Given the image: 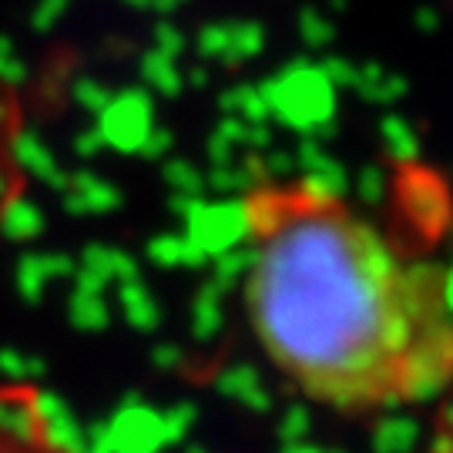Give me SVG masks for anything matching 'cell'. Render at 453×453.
<instances>
[{
    "instance_id": "cell-1",
    "label": "cell",
    "mask_w": 453,
    "mask_h": 453,
    "mask_svg": "<svg viewBox=\"0 0 453 453\" xmlns=\"http://www.w3.org/2000/svg\"><path fill=\"white\" fill-rule=\"evenodd\" d=\"M242 215L252 333L312 403L372 413L453 387L443 269L410 259L372 219L306 179L252 185Z\"/></svg>"
},
{
    "instance_id": "cell-2",
    "label": "cell",
    "mask_w": 453,
    "mask_h": 453,
    "mask_svg": "<svg viewBox=\"0 0 453 453\" xmlns=\"http://www.w3.org/2000/svg\"><path fill=\"white\" fill-rule=\"evenodd\" d=\"M11 142H7V111H4V104H0V211L7 205V179H11V172H14V165H11Z\"/></svg>"
}]
</instances>
